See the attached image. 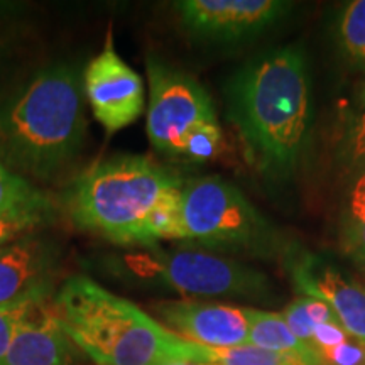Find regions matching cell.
<instances>
[{
	"mask_svg": "<svg viewBox=\"0 0 365 365\" xmlns=\"http://www.w3.org/2000/svg\"><path fill=\"white\" fill-rule=\"evenodd\" d=\"M227 108L255 164L271 176L289 175L312 122V88L303 51L287 46L240 68L227 85Z\"/></svg>",
	"mask_w": 365,
	"mask_h": 365,
	"instance_id": "1",
	"label": "cell"
},
{
	"mask_svg": "<svg viewBox=\"0 0 365 365\" xmlns=\"http://www.w3.org/2000/svg\"><path fill=\"white\" fill-rule=\"evenodd\" d=\"M118 266L137 279L163 282L181 294L257 298L267 291L264 274L235 261L196 250L129 254L120 259Z\"/></svg>",
	"mask_w": 365,
	"mask_h": 365,
	"instance_id": "6",
	"label": "cell"
},
{
	"mask_svg": "<svg viewBox=\"0 0 365 365\" xmlns=\"http://www.w3.org/2000/svg\"><path fill=\"white\" fill-rule=\"evenodd\" d=\"M365 217V171L359 176L357 182H355L352 195H350V205H349V218L346 220H360Z\"/></svg>",
	"mask_w": 365,
	"mask_h": 365,
	"instance_id": "26",
	"label": "cell"
},
{
	"mask_svg": "<svg viewBox=\"0 0 365 365\" xmlns=\"http://www.w3.org/2000/svg\"><path fill=\"white\" fill-rule=\"evenodd\" d=\"M85 132L78 71L51 65L0 103V163L16 175L48 180L76 158Z\"/></svg>",
	"mask_w": 365,
	"mask_h": 365,
	"instance_id": "2",
	"label": "cell"
},
{
	"mask_svg": "<svg viewBox=\"0 0 365 365\" xmlns=\"http://www.w3.org/2000/svg\"><path fill=\"white\" fill-rule=\"evenodd\" d=\"M161 365H215V364H207V362H196V360H168Z\"/></svg>",
	"mask_w": 365,
	"mask_h": 365,
	"instance_id": "27",
	"label": "cell"
},
{
	"mask_svg": "<svg viewBox=\"0 0 365 365\" xmlns=\"http://www.w3.org/2000/svg\"><path fill=\"white\" fill-rule=\"evenodd\" d=\"M59 250L39 237H21L0 249V307L39 303L51 294Z\"/></svg>",
	"mask_w": 365,
	"mask_h": 365,
	"instance_id": "12",
	"label": "cell"
},
{
	"mask_svg": "<svg viewBox=\"0 0 365 365\" xmlns=\"http://www.w3.org/2000/svg\"><path fill=\"white\" fill-rule=\"evenodd\" d=\"M161 325L191 344L210 349L247 345V308L200 301H161L154 304Z\"/></svg>",
	"mask_w": 365,
	"mask_h": 365,
	"instance_id": "9",
	"label": "cell"
},
{
	"mask_svg": "<svg viewBox=\"0 0 365 365\" xmlns=\"http://www.w3.org/2000/svg\"><path fill=\"white\" fill-rule=\"evenodd\" d=\"M182 182L161 164L143 156L98 163L73 185L70 215L83 230L122 245H145L150 213Z\"/></svg>",
	"mask_w": 365,
	"mask_h": 365,
	"instance_id": "4",
	"label": "cell"
},
{
	"mask_svg": "<svg viewBox=\"0 0 365 365\" xmlns=\"http://www.w3.org/2000/svg\"><path fill=\"white\" fill-rule=\"evenodd\" d=\"M286 325L293 331V335L298 339L301 344L307 345L308 349L314 350L313 346V330L314 323L312 322L308 313V298H298L289 304L282 313Z\"/></svg>",
	"mask_w": 365,
	"mask_h": 365,
	"instance_id": "20",
	"label": "cell"
},
{
	"mask_svg": "<svg viewBox=\"0 0 365 365\" xmlns=\"http://www.w3.org/2000/svg\"><path fill=\"white\" fill-rule=\"evenodd\" d=\"M41 220L43 213H16V215L0 217V249L21 239V235L38 227Z\"/></svg>",
	"mask_w": 365,
	"mask_h": 365,
	"instance_id": "22",
	"label": "cell"
},
{
	"mask_svg": "<svg viewBox=\"0 0 365 365\" xmlns=\"http://www.w3.org/2000/svg\"><path fill=\"white\" fill-rule=\"evenodd\" d=\"M339 43L345 58L365 70V0H355L344 9L339 21Z\"/></svg>",
	"mask_w": 365,
	"mask_h": 365,
	"instance_id": "18",
	"label": "cell"
},
{
	"mask_svg": "<svg viewBox=\"0 0 365 365\" xmlns=\"http://www.w3.org/2000/svg\"><path fill=\"white\" fill-rule=\"evenodd\" d=\"M249 317V339L247 345L257 349L269 350L277 354L301 355L308 359L314 365H322L317 350L308 349L293 335L289 327L286 325L284 318L279 313L261 312V309L247 308Z\"/></svg>",
	"mask_w": 365,
	"mask_h": 365,
	"instance_id": "14",
	"label": "cell"
},
{
	"mask_svg": "<svg viewBox=\"0 0 365 365\" xmlns=\"http://www.w3.org/2000/svg\"><path fill=\"white\" fill-rule=\"evenodd\" d=\"M181 240L261 252L271 247L272 230L237 186L207 176L182 185Z\"/></svg>",
	"mask_w": 365,
	"mask_h": 365,
	"instance_id": "5",
	"label": "cell"
},
{
	"mask_svg": "<svg viewBox=\"0 0 365 365\" xmlns=\"http://www.w3.org/2000/svg\"><path fill=\"white\" fill-rule=\"evenodd\" d=\"M53 309L68 339L98 365L186 360V340L90 277L73 276L63 282Z\"/></svg>",
	"mask_w": 365,
	"mask_h": 365,
	"instance_id": "3",
	"label": "cell"
},
{
	"mask_svg": "<svg viewBox=\"0 0 365 365\" xmlns=\"http://www.w3.org/2000/svg\"><path fill=\"white\" fill-rule=\"evenodd\" d=\"M286 266L296 289L327 303L354 339L365 341V289L355 286L319 255L293 249Z\"/></svg>",
	"mask_w": 365,
	"mask_h": 365,
	"instance_id": "10",
	"label": "cell"
},
{
	"mask_svg": "<svg viewBox=\"0 0 365 365\" xmlns=\"http://www.w3.org/2000/svg\"><path fill=\"white\" fill-rule=\"evenodd\" d=\"M186 360L215 365H314L301 355L277 354L257 349L252 345L232 346V349H210L188 341Z\"/></svg>",
	"mask_w": 365,
	"mask_h": 365,
	"instance_id": "15",
	"label": "cell"
},
{
	"mask_svg": "<svg viewBox=\"0 0 365 365\" xmlns=\"http://www.w3.org/2000/svg\"><path fill=\"white\" fill-rule=\"evenodd\" d=\"M44 198L24 178L0 163V217L16 213H44Z\"/></svg>",
	"mask_w": 365,
	"mask_h": 365,
	"instance_id": "16",
	"label": "cell"
},
{
	"mask_svg": "<svg viewBox=\"0 0 365 365\" xmlns=\"http://www.w3.org/2000/svg\"><path fill=\"white\" fill-rule=\"evenodd\" d=\"M71 344L53 307L46 301L31 303L2 365H76Z\"/></svg>",
	"mask_w": 365,
	"mask_h": 365,
	"instance_id": "13",
	"label": "cell"
},
{
	"mask_svg": "<svg viewBox=\"0 0 365 365\" xmlns=\"http://www.w3.org/2000/svg\"><path fill=\"white\" fill-rule=\"evenodd\" d=\"M350 339V335L346 330L341 327L339 319H333V322H325L319 323V325L314 327L313 330V346L314 350L322 349H331V346H336L344 344Z\"/></svg>",
	"mask_w": 365,
	"mask_h": 365,
	"instance_id": "25",
	"label": "cell"
},
{
	"mask_svg": "<svg viewBox=\"0 0 365 365\" xmlns=\"http://www.w3.org/2000/svg\"><path fill=\"white\" fill-rule=\"evenodd\" d=\"M222 145L223 137L220 125H207L203 127V129L196 130L195 134L186 140L181 156L190 159V161H210V159L218 156Z\"/></svg>",
	"mask_w": 365,
	"mask_h": 365,
	"instance_id": "19",
	"label": "cell"
},
{
	"mask_svg": "<svg viewBox=\"0 0 365 365\" xmlns=\"http://www.w3.org/2000/svg\"><path fill=\"white\" fill-rule=\"evenodd\" d=\"M317 352L322 365H365V341L354 336L344 344Z\"/></svg>",
	"mask_w": 365,
	"mask_h": 365,
	"instance_id": "21",
	"label": "cell"
},
{
	"mask_svg": "<svg viewBox=\"0 0 365 365\" xmlns=\"http://www.w3.org/2000/svg\"><path fill=\"white\" fill-rule=\"evenodd\" d=\"M26 304H14V307H0V365L4 364V359L11 349V344L16 335L17 327H19L21 318L24 317L27 307Z\"/></svg>",
	"mask_w": 365,
	"mask_h": 365,
	"instance_id": "24",
	"label": "cell"
},
{
	"mask_svg": "<svg viewBox=\"0 0 365 365\" xmlns=\"http://www.w3.org/2000/svg\"><path fill=\"white\" fill-rule=\"evenodd\" d=\"M149 108L148 135L161 153L181 156L196 130L218 124L212 98L190 75L148 59Z\"/></svg>",
	"mask_w": 365,
	"mask_h": 365,
	"instance_id": "7",
	"label": "cell"
},
{
	"mask_svg": "<svg viewBox=\"0 0 365 365\" xmlns=\"http://www.w3.org/2000/svg\"><path fill=\"white\" fill-rule=\"evenodd\" d=\"M341 247L357 266L365 269V217L360 220L345 222Z\"/></svg>",
	"mask_w": 365,
	"mask_h": 365,
	"instance_id": "23",
	"label": "cell"
},
{
	"mask_svg": "<svg viewBox=\"0 0 365 365\" xmlns=\"http://www.w3.org/2000/svg\"><path fill=\"white\" fill-rule=\"evenodd\" d=\"M83 90L93 115L107 132L130 125L144 110V83L118 56L108 33L103 49L83 73Z\"/></svg>",
	"mask_w": 365,
	"mask_h": 365,
	"instance_id": "8",
	"label": "cell"
},
{
	"mask_svg": "<svg viewBox=\"0 0 365 365\" xmlns=\"http://www.w3.org/2000/svg\"><path fill=\"white\" fill-rule=\"evenodd\" d=\"M176 7L185 26L200 38L239 41L276 22L289 4L279 0H185Z\"/></svg>",
	"mask_w": 365,
	"mask_h": 365,
	"instance_id": "11",
	"label": "cell"
},
{
	"mask_svg": "<svg viewBox=\"0 0 365 365\" xmlns=\"http://www.w3.org/2000/svg\"><path fill=\"white\" fill-rule=\"evenodd\" d=\"M339 148L341 161L362 175L365 171V85L360 88L352 112L341 129Z\"/></svg>",
	"mask_w": 365,
	"mask_h": 365,
	"instance_id": "17",
	"label": "cell"
}]
</instances>
